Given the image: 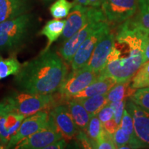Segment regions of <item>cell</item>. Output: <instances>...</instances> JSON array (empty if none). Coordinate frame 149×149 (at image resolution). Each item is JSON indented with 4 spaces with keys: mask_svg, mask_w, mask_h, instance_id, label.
Wrapping results in <instances>:
<instances>
[{
    "mask_svg": "<svg viewBox=\"0 0 149 149\" xmlns=\"http://www.w3.org/2000/svg\"><path fill=\"white\" fill-rule=\"evenodd\" d=\"M130 99L137 106L149 113V87L138 88Z\"/></svg>",
    "mask_w": 149,
    "mask_h": 149,
    "instance_id": "27",
    "label": "cell"
},
{
    "mask_svg": "<svg viewBox=\"0 0 149 149\" xmlns=\"http://www.w3.org/2000/svg\"><path fill=\"white\" fill-rule=\"evenodd\" d=\"M83 105L86 110L88 112L91 117L97 115L104 107L109 103L108 101L107 94L99 95L89 97L76 99Z\"/></svg>",
    "mask_w": 149,
    "mask_h": 149,
    "instance_id": "21",
    "label": "cell"
},
{
    "mask_svg": "<svg viewBox=\"0 0 149 149\" xmlns=\"http://www.w3.org/2000/svg\"><path fill=\"white\" fill-rule=\"evenodd\" d=\"M144 62L149 60V37L147 40L146 46H145L144 49Z\"/></svg>",
    "mask_w": 149,
    "mask_h": 149,
    "instance_id": "36",
    "label": "cell"
},
{
    "mask_svg": "<svg viewBox=\"0 0 149 149\" xmlns=\"http://www.w3.org/2000/svg\"><path fill=\"white\" fill-rule=\"evenodd\" d=\"M117 84V81L114 78L108 77V76L100 75L95 81L86 87L81 92L72 96L70 100L89 97L99 95L107 94Z\"/></svg>",
    "mask_w": 149,
    "mask_h": 149,
    "instance_id": "16",
    "label": "cell"
},
{
    "mask_svg": "<svg viewBox=\"0 0 149 149\" xmlns=\"http://www.w3.org/2000/svg\"><path fill=\"white\" fill-rule=\"evenodd\" d=\"M1 55H0V59H1Z\"/></svg>",
    "mask_w": 149,
    "mask_h": 149,
    "instance_id": "38",
    "label": "cell"
},
{
    "mask_svg": "<svg viewBox=\"0 0 149 149\" xmlns=\"http://www.w3.org/2000/svg\"><path fill=\"white\" fill-rule=\"evenodd\" d=\"M66 24V20L57 19L50 20L41 30L39 35H44L47 38V44L46 48L42 52H46L50 49V47L59 37L61 36Z\"/></svg>",
    "mask_w": 149,
    "mask_h": 149,
    "instance_id": "18",
    "label": "cell"
},
{
    "mask_svg": "<svg viewBox=\"0 0 149 149\" xmlns=\"http://www.w3.org/2000/svg\"><path fill=\"white\" fill-rule=\"evenodd\" d=\"M102 129H103V126H102V124L100 122V119L98 118L97 115H96L91 117L88 126L85 129L84 132L88 136L89 138L94 141L95 144H96V148L97 141L100 139Z\"/></svg>",
    "mask_w": 149,
    "mask_h": 149,
    "instance_id": "26",
    "label": "cell"
},
{
    "mask_svg": "<svg viewBox=\"0 0 149 149\" xmlns=\"http://www.w3.org/2000/svg\"><path fill=\"white\" fill-rule=\"evenodd\" d=\"M99 76L100 74L93 71L85 65L78 69L72 70L70 74H67L57 92L63 102L67 103L72 96L81 92L95 81Z\"/></svg>",
    "mask_w": 149,
    "mask_h": 149,
    "instance_id": "6",
    "label": "cell"
},
{
    "mask_svg": "<svg viewBox=\"0 0 149 149\" xmlns=\"http://www.w3.org/2000/svg\"><path fill=\"white\" fill-rule=\"evenodd\" d=\"M115 34L112 31L106 33L97 43L86 66L97 73L100 74L107 63L108 55L113 46Z\"/></svg>",
    "mask_w": 149,
    "mask_h": 149,
    "instance_id": "14",
    "label": "cell"
},
{
    "mask_svg": "<svg viewBox=\"0 0 149 149\" xmlns=\"http://www.w3.org/2000/svg\"><path fill=\"white\" fill-rule=\"evenodd\" d=\"M113 140H114L116 148H120L121 147L129 142L130 137L119 126L116 131L113 134Z\"/></svg>",
    "mask_w": 149,
    "mask_h": 149,
    "instance_id": "30",
    "label": "cell"
},
{
    "mask_svg": "<svg viewBox=\"0 0 149 149\" xmlns=\"http://www.w3.org/2000/svg\"><path fill=\"white\" fill-rule=\"evenodd\" d=\"M102 126H103V128L107 130L108 133H111L112 135L114 134L115 132L116 131V130L120 126L117 124L113 118L107 121V122H104V124H102Z\"/></svg>",
    "mask_w": 149,
    "mask_h": 149,
    "instance_id": "33",
    "label": "cell"
},
{
    "mask_svg": "<svg viewBox=\"0 0 149 149\" xmlns=\"http://www.w3.org/2000/svg\"><path fill=\"white\" fill-rule=\"evenodd\" d=\"M10 111H13V110L10 107V104H7L5 102H0V116Z\"/></svg>",
    "mask_w": 149,
    "mask_h": 149,
    "instance_id": "35",
    "label": "cell"
},
{
    "mask_svg": "<svg viewBox=\"0 0 149 149\" xmlns=\"http://www.w3.org/2000/svg\"><path fill=\"white\" fill-rule=\"evenodd\" d=\"M31 17L23 14L0 23V51L13 53L26 42Z\"/></svg>",
    "mask_w": 149,
    "mask_h": 149,
    "instance_id": "4",
    "label": "cell"
},
{
    "mask_svg": "<svg viewBox=\"0 0 149 149\" xmlns=\"http://www.w3.org/2000/svg\"><path fill=\"white\" fill-rule=\"evenodd\" d=\"M66 140L64 138H61L59 140L52 143L51 144L46 146L45 149H62L66 148L67 143Z\"/></svg>",
    "mask_w": 149,
    "mask_h": 149,
    "instance_id": "34",
    "label": "cell"
},
{
    "mask_svg": "<svg viewBox=\"0 0 149 149\" xmlns=\"http://www.w3.org/2000/svg\"><path fill=\"white\" fill-rule=\"evenodd\" d=\"M22 64L15 57L0 59V80L10 75H15L21 68Z\"/></svg>",
    "mask_w": 149,
    "mask_h": 149,
    "instance_id": "23",
    "label": "cell"
},
{
    "mask_svg": "<svg viewBox=\"0 0 149 149\" xmlns=\"http://www.w3.org/2000/svg\"><path fill=\"white\" fill-rule=\"evenodd\" d=\"M68 72V66L62 57L49 49L22 64L14 80L19 91L33 94H54L59 90Z\"/></svg>",
    "mask_w": 149,
    "mask_h": 149,
    "instance_id": "2",
    "label": "cell"
},
{
    "mask_svg": "<svg viewBox=\"0 0 149 149\" xmlns=\"http://www.w3.org/2000/svg\"><path fill=\"white\" fill-rule=\"evenodd\" d=\"M26 10L25 0H0V23L17 17Z\"/></svg>",
    "mask_w": 149,
    "mask_h": 149,
    "instance_id": "17",
    "label": "cell"
},
{
    "mask_svg": "<svg viewBox=\"0 0 149 149\" xmlns=\"http://www.w3.org/2000/svg\"><path fill=\"white\" fill-rule=\"evenodd\" d=\"M97 115L98 118L100 119L102 124H104V122L113 119L114 114H113V109L110 107L109 104H108L107 105H106L105 107H104L100 110Z\"/></svg>",
    "mask_w": 149,
    "mask_h": 149,
    "instance_id": "31",
    "label": "cell"
},
{
    "mask_svg": "<svg viewBox=\"0 0 149 149\" xmlns=\"http://www.w3.org/2000/svg\"><path fill=\"white\" fill-rule=\"evenodd\" d=\"M137 88L131 86V79L125 82L118 83L107 93L108 101L110 102L126 101L136 92Z\"/></svg>",
    "mask_w": 149,
    "mask_h": 149,
    "instance_id": "20",
    "label": "cell"
},
{
    "mask_svg": "<svg viewBox=\"0 0 149 149\" xmlns=\"http://www.w3.org/2000/svg\"><path fill=\"white\" fill-rule=\"evenodd\" d=\"M63 138L61 132L49 114L46 124L36 133L24 139L15 146L19 149H45L52 143Z\"/></svg>",
    "mask_w": 149,
    "mask_h": 149,
    "instance_id": "7",
    "label": "cell"
},
{
    "mask_svg": "<svg viewBox=\"0 0 149 149\" xmlns=\"http://www.w3.org/2000/svg\"><path fill=\"white\" fill-rule=\"evenodd\" d=\"M138 0H103L101 9L111 24H121L136 13Z\"/></svg>",
    "mask_w": 149,
    "mask_h": 149,
    "instance_id": "8",
    "label": "cell"
},
{
    "mask_svg": "<svg viewBox=\"0 0 149 149\" xmlns=\"http://www.w3.org/2000/svg\"><path fill=\"white\" fill-rule=\"evenodd\" d=\"M104 21H107V18L102 9L97 8L85 25L63 43L61 47L59 48V55L64 61L70 63L84 41Z\"/></svg>",
    "mask_w": 149,
    "mask_h": 149,
    "instance_id": "5",
    "label": "cell"
},
{
    "mask_svg": "<svg viewBox=\"0 0 149 149\" xmlns=\"http://www.w3.org/2000/svg\"><path fill=\"white\" fill-rule=\"evenodd\" d=\"M131 86L137 89L149 87V60L136 71L131 79Z\"/></svg>",
    "mask_w": 149,
    "mask_h": 149,
    "instance_id": "24",
    "label": "cell"
},
{
    "mask_svg": "<svg viewBox=\"0 0 149 149\" xmlns=\"http://www.w3.org/2000/svg\"><path fill=\"white\" fill-rule=\"evenodd\" d=\"M49 114L53 117L63 138L66 141L75 139L79 130L76 126L67 106L61 104H57L50 110Z\"/></svg>",
    "mask_w": 149,
    "mask_h": 149,
    "instance_id": "11",
    "label": "cell"
},
{
    "mask_svg": "<svg viewBox=\"0 0 149 149\" xmlns=\"http://www.w3.org/2000/svg\"><path fill=\"white\" fill-rule=\"evenodd\" d=\"M127 101V100H126ZM126 101H120V102H110L109 105L110 107L113 109V119L119 126H120L121 120H122L123 114H124V107L126 106Z\"/></svg>",
    "mask_w": 149,
    "mask_h": 149,
    "instance_id": "29",
    "label": "cell"
},
{
    "mask_svg": "<svg viewBox=\"0 0 149 149\" xmlns=\"http://www.w3.org/2000/svg\"><path fill=\"white\" fill-rule=\"evenodd\" d=\"M103 0H73V6L79 5L86 7H94L100 8L101 6Z\"/></svg>",
    "mask_w": 149,
    "mask_h": 149,
    "instance_id": "32",
    "label": "cell"
},
{
    "mask_svg": "<svg viewBox=\"0 0 149 149\" xmlns=\"http://www.w3.org/2000/svg\"><path fill=\"white\" fill-rule=\"evenodd\" d=\"M110 26L108 21L102 22L84 41L70 62L72 70L78 69L88 63L97 43L106 33L111 30Z\"/></svg>",
    "mask_w": 149,
    "mask_h": 149,
    "instance_id": "9",
    "label": "cell"
},
{
    "mask_svg": "<svg viewBox=\"0 0 149 149\" xmlns=\"http://www.w3.org/2000/svg\"><path fill=\"white\" fill-rule=\"evenodd\" d=\"M138 13L132 19L137 26L149 32V0H138Z\"/></svg>",
    "mask_w": 149,
    "mask_h": 149,
    "instance_id": "22",
    "label": "cell"
},
{
    "mask_svg": "<svg viewBox=\"0 0 149 149\" xmlns=\"http://www.w3.org/2000/svg\"><path fill=\"white\" fill-rule=\"evenodd\" d=\"M148 37V31L135 25L131 19L121 24L100 75L114 78L117 84L131 79L144 63V49Z\"/></svg>",
    "mask_w": 149,
    "mask_h": 149,
    "instance_id": "1",
    "label": "cell"
},
{
    "mask_svg": "<svg viewBox=\"0 0 149 149\" xmlns=\"http://www.w3.org/2000/svg\"><path fill=\"white\" fill-rule=\"evenodd\" d=\"M55 97L53 94H33L15 91L6 97L4 102L10 104L13 111L25 117L33 115L42 110L51 109L57 104L61 103L60 96Z\"/></svg>",
    "mask_w": 149,
    "mask_h": 149,
    "instance_id": "3",
    "label": "cell"
},
{
    "mask_svg": "<svg viewBox=\"0 0 149 149\" xmlns=\"http://www.w3.org/2000/svg\"><path fill=\"white\" fill-rule=\"evenodd\" d=\"M72 7V2L68 0H57L50 7V12L54 18L61 19L68 15Z\"/></svg>",
    "mask_w": 149,
    "mask_h": 149,
    "instance_id": "25",
    "label": "cell"
},
{
    "mask_svg": "<svg viewBox=\"0 0 149 149\" xmlns=\"http://www.w3.org/2000/svg\"><path fill=\"white\" fill-rule=\"evenodd\" d=\"M96 8L94 7H86L79 5L73 6L71 12L67 16L68 17L66 20L64 31L61 35V38L64 42L71 37L85 25Z\"/></svg>",
    "mask_w": 149,
    "mask_h": 149,
    "instance_id": "12",
    "label": "cell"
},
{
    "mask_svg": "<svg viewBox=\"0 0 149 149\" xmlns=\"http://www.w3.org/2000/svg\"><path fill=\"white\" fill-rule=\"evenodd\" d=\"M126 110L133 119L136 137L143 146L149 147V113L144 111L131 100L126 101Z\"/></svg>",
    "mask_w": 149,
    "mask_h": 149,
    "instance_id": "13",
    "label": "cell"
},
{
    "mask_svg": "<svg viewBox=\"0 0 149 149\" xmlns=\"http://www.w3.org/2000/svg\"><path fill=\"white\" fill-rule=\"evenodd\" d=\"M24 115L10 111L0 116V141L5 148L25 119Z\"/></svg>",
    "mask_w": 149,
    "mask_h": 149,
    "instance_id": "15",
    "label": "cell"
},
{
    "mask_svg": "<svg viewBox=\"0 0 149 149\" xmlns=\"http://www.w3.org/2000/svg\"><path fill=\"white\" fill-rule=\"evenodd\" d=\"M49 117V111L45 109L26 117L17 133L9 141L6 148H15L20 141L40 130L46 124Z\"/></svg>",
    "mask_w": 149,
    "mask_h": 149,
    "instance_id": "10",
    "label": "cell"
},
{
    "mask_svg": "<svg viewBox=\"0 0 149 149\" xmlns=\"http://www.w3.org/2000/svg\"><path fill=\"white\" fill-rule=\"evenodd\" d=\"M5 148V146H3V145L1 143V141H0V149H1V148Z\"/></svg>",
    "mask_w": 149,
    "mask_h": 149,
    "instance_id": "37",
    "label": "cell"
},
{
    "mask_svg": "<svg viewBox=\"0 0 149 149\" xmlns=\"http://www.w3.org/2000/svg\"><path fill=\"white\" fill-rule=\"evenodd\" d=\"M97 148L100 149H115L116 148L113 140V135L108 133L103 128L100 139L97 141Z\"/></svg>",
    "mask_w": 149,
    "mask_h": 149,
    "instance_id": "28",
    "label": "cell"
},
{
    "mask_svg": "<svg viewBox=\"0 0 149 149\" xmlns=\"http://www.w3.org/2000/svg\"><path fill=\"white\" fill-rule=\"evenodd\" d=\"M67 107L73 118L76 126H77L79 130L84 131L91 117L88 112L76 99H72L68 101Z\"/></svg>",
    "mask_w": 149,
    "mask_h": 149,
    "instance_id": "19",
    "label": "cell"
}]
</instances>
